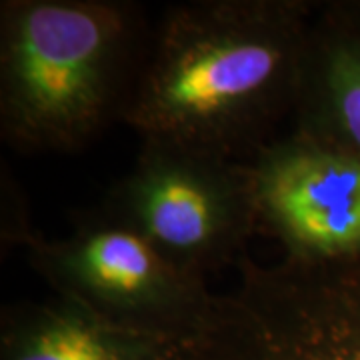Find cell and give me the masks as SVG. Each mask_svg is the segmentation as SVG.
<instances>
[{"label":"cell","instance_id":"1","mask_svg":"<svg viewBox=\"0 0 360 360\" xmlns=\"http://www.w3.org/2000/svg\"><path fill=\"white\" fill-rule=\"evenodd\" d=\"M314 2L198 0L153 30L122 122L162 142L248 162L295 115Z\"/></svg>","mask_w":360,"mask_h":360},{"label":"cell","instance_id":"5","mask_svg":"<svg viewBox=\"0 0 360 360\" xmlns=\"http://www.w3.org/2000/svg\"><path fill=\"white\" fill-rule=\"evenodd\" d=\"M258 231L295 260L360 257V158L290 129L248 162Z\"/></svg>","mask_w":360,"mask_h":360},{"label":"cell","instance_id":"7","mask_svg":"<svg viewBox=\"0 0 360 360\" xmlns=\"http://www.w3.org/2000/svg\"><path fill=\"white\" fill-rule=\"evenodd\" d=\"M292 129L360 158V8H316L302 54Z\"/></svg>","mask_w":360,"mask_h":360},{"label":"cell","instance_id":"3","mask_svg":"<svg viewBox=\"0 0 360 360\" xmlns=\"http://www.w3.org/2000/svg\"><path fill=\"white\" fill-rule=\"evenodd\" d=\"M101 208L198 278L240 262L258 232L246 162L162 142H142Z\"/></svg>","mask_w":360,"mask_h":360},{"label":"cell","instance_id":"2","mask_svg":"<svg viewBox=\"0 0 360 360\" xmlns=\"http://www.w3.org/2000/svg\"><path fill=\"white\" fill-rule=\"evenodd\" d=\"M153 30L134 2H2V141L18 153H72L122 122Z\"/></svg>","mask_w":360,"mask_h":360},{"label":"cell","instance_id":"6","mask_svg":"<svg viewBox=\"0 0 360 360\" xmlns=\"http://www.w3.org/2000/svg\"><path fill=\"white\" fill-rule=\"evenodd\" d=\"M2 314L4 360H184L194 336L118 326L63 296Z\"/></svg>","mask_w":360,"mask_h":360},{"label":"cell","instance_id":"4","mask_svg":"<svg viewBox=\"0 0 360 360\" xmlns=\"http://www.w3.org/2000/svg\"><path fill=\"white\" fill-rule=\"evenodd\" d=\"M25 246L56 296L118 326L193 336L205 326L217 300L205 278L174 266L103 208L80 217L65 238L30 234Z\"/></svg>","mask_w":360,"mask_h":360}]
</instances>
